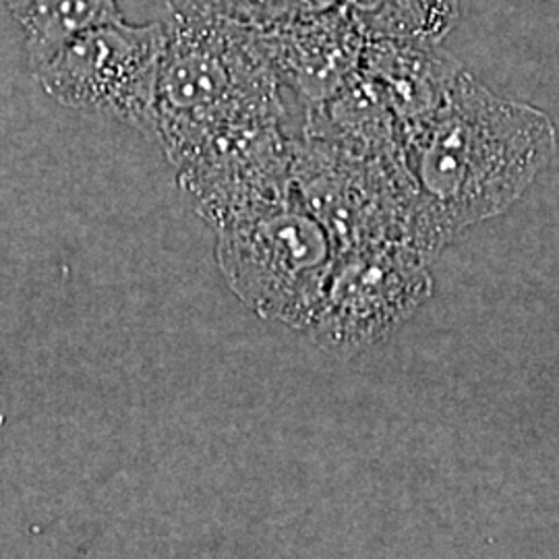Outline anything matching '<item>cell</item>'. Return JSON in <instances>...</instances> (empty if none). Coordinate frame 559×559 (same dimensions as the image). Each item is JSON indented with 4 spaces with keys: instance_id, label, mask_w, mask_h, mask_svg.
<instances>
[{
    "instance_id": "obj_1",
    "label": "cell",
    "mask_w": 559,
    "mask_h": 559,
    "mask_svg": "<svg viewBox=\"0 0 559 559\" xmlns=\"http://www.w3.org/2000/svg\"><path fill=\"white\" fill-rule=\"evenodd\" d=\"M556 150L558 129L545 110L501 98L464 69L440 110L406 140L415 247L433 263L464 230L506 214Z\"/></svg>"
},
{
    "instance_id": "obj_2",
    "label": "cell",
    "mask_w": 559,
    "mask_h": 559,
    "mask_svg": "<svg viewBox=\"0 0 559 559\" xmlns=\"http://www.w3.org/2000/svg\"><path fill=\"white\" fill-rule=\"evenodd\" d=\"M156 140L177 177L293 131V110L255 29L235 21L162 15Z\"/></svg>"
},
{
    "instance_id": "obj_3",
    "label": "cell",
    "mask_w": 559,
    "mask_h": 559,
    "mask_svg": "<svg viewBox=\"0 0 559 559\" xmlns=\"http://www.w3.org/2000/svg\"><path fill=\"white\" fill-rule=\"evenodd\" d=\"M338 249L295 193L216 230V263L230 293L258 318L309 330Z\"/></svg>"
},
{
    "instance_id": "obj_4",
    "label": "cell",
    "mask_w": 559,
    "mask_h": 559,
    "mask_svg": "<svg viewBox=\"0 0 559 559\" xmlns=\"http://www.w3.org/2000/svg\"><path fill=\"white\" fill-rule=\"evenodd\" d=\"M293 182L338 253L381 242L415 247L417 185L406 158L369 156L293 133Z\"/></svg>"
},
{
    "instance_id": "obj_5",
    "label": "cell",
    "mask_w": 559,
    "mask_h": 559,
    "mask_svg": "<svg viewBox=\"0 0 559 559\" xmlns=\"http://www.w3.org/2000/svg\"><path fill=\"white\" fill-rule=\"evenodd\" d=\"M166 29L124 20L83 29L32 75L60 106L117 120L156 140V100Z\"/></svg>"
},
{
    "instance_id": "obj_6",
    "label": "cell",
    "mask_w": 559,
    "mask_h": 559,
    "mask_svg": "<svg viewBox=\"0 0 559 559\" xmlns=\"http://www.w3.org/2000/svg\"><path fill=\"white\" fill-rule=\"evenodd\" d=\"M431 261L408 242L338 253L309 332L323 353L353 359L392 338L433 295Z\"/></svg>"
},
{
    "instance_id": "obj_7",
    "label": "cell",
    "mask_w": 559,
    "mask_h": 559,
    "mask_svg": "<svg viewBox=\"0 0 559 559\" xmlns=\"http://www.w3.org/2000/svg\"><path fill=\"white\" fill-rule=\"evenodd\" d=\"M255 32L293 115L330 100L359 75L367 38L338 4Z\"/></svg>"
},
{
    "instance_id": "obj_8",
    "label": "cell",
    "mask_w": 559,
    "mask_h": 559,
    "mask_svg": "<svg viewBox=\"0 0 559 559\" xmlns=\"http://www.w3.org/2000/svg\"><path fill=\"white\" fill-rule=\"evenodd\" d=\"M464 64L438 41L367 40L360 73L399 119L417 131L448 100Z\"/></svg>"
},
{
    "instance_id": "obj_9",
    "label": "cell",
    "mask_w": 559,
    "mask_h": 559,
    "mask_svg": "<svg viewBox=\"0 0 559 559\" xmlns=\"http://www.w3.org/2000/svg\"><path fill=\"white\" fill-rule=\"evenodd\" d=\"M2 4L20 23L32 71L83 29L122 20L117 0H2Z\"/></svg>"
},
{
    "instance_id": "obj_10",
    "label": "cell",
    "mask_w": 559,
    "mask_h": 559,
    "mask_svg": "<svg viewBox=\"0 0 559 559\" xmlns=\"http://www.w3.org/2000/svg\"><path fill=\"white\" fill-rule=\"evenodd\" d=\"M367 40L441 41L456 27L459 0H338Z\"/></svg>"
},
{
    "instance_id": "obj_11",
    "label": "cell",
    "mask_w": 559,
    "mask_h": 559,
    "mask_svg": "<svg viewBox=\"0 0 559 559\" xmlns=\"http://www.w3.org/2000/svg\"><path fill=\"white\" fill-rule=\"evenodd\" d=\"M338 0H168L162 15L198 13L235 21L251 29H267L336 7Z\"/></svg>"
},
{
    "instance_id": "obj_12",
    "label": "cell",
    "mask_w": 559,
    "mask_h": 559,
    "mask_svg": "<svg viewBox=\"0 0 559 559\" xmlns=\"http://www.w3.org/2000/svg\"><path fill=\"white\" fill-rule=\"evenodd\" d=\"M154 2H156V4H158V7H164V4H166V2H168V0H154Z\"/></svg>"
}]
</instances>
